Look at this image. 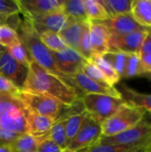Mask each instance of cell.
I'll use <instances>...</instances> for the list:
<instances>
[{"label":"cell","mask_w":151,"mask_h":152,"mask_svg":"<svg viewBox=\"0 0 151 152\" xmlns=\"http://www.w3.org/2000/svg\"><path fill=\"white\" fill-rule=\"evenodd\" d=\"M21 90L49 95L65 105H71L83 96L58 77L31 61Z\"/></svg>","instance_id":"1"},{"label":"cell","mask_w":151,"mask_h":152,"mask_svg":"<svg viewBox=\"0 0 151 152\" xmlns=\"http://www.w3.org/2000/svg\"><path fill=\"white\" fill-rule=\"evenodd\" d=\"M17 33L20 37V42L27 49L31 60L38 64L41 68H43L47 72L58 77L61 80H63L69 86L73 87L77 90L82 96L85 94L70 81L69 77L63 75L53 57L51 51L42 43L40 39L39 34L34 29L30 21L24 18L23 20L20 21V26L17 28Z\"/></svg>","instance_id":"2"},{"label":"cell","mask_w":151,"mask_h":152,"mask_svg":"<svg viewBox=\"0 0 151 152\" xmlns=\"http://www.w3.org/2000/svg\"><path fill=\"white\" fill-rule=\"evenodd\" d=\"M27 106L17 97L0 94V127L18 134H28Z\"/></svg>","instance_id":"3"},{"label":"cell","mask_w":151,"mask_h":152,"mask_svg":"<svg viewBox=\"0 0 151 152\" xmlns=\"http://www.w3.org/2000/svg\"><path fill=\"white\" fill-rule=\"evenodd\" d=\"M146 114L142 109L125 102L112 117L101 124L102 136H114L133 128L144 118Z\"/></svg>","instance_id":"4"},{"label":"cell","mask_w":151,"mask_h":152,"mask_svg":"<svg viewBox=\"0 0 151 152\" xmlns=\"http://www.w3.org/2000/svg\"><path fill=\"white\" fill-rule=\"evenodd\" d=\"M82 99L86 112L101 124L125 104L122 98L102 94H85Z\"/></svg>","instance_id":"5"},{"label":"cell","mask_w":151,"mask_h":152,"mask_svg":"<svg viewBox=\"0 0 151 152\" xmlns=\"http://www.w3.org/2000/svg\"><path fill=\"white\" fill-rule=\"evenodd\" d=\"M99 142L128 145L133 147L146 148L151 143V119L144 118L133 128L110 137H101Z\"/></svg>","instance_id":"6"},{"label":"cell","mask_w":151,"mask_h":152,"mask_svg":"<svg viewBox=\"0 0 151 152\" xmlns=\"http://www.w3.org/2000/svg\"><path fill=\"white\" fill-rule=\"evenodd\" d=\"M17 97L31 111L42 116L50 117L54 120L67 106L49 95L30 91L20 90Z\"/></svg>","instance_id":"7"},{"label":"cell","mask_w":151,"mask_h":152,"mask_svg":"<svg viewBox=\"0 0 151 152\" xmlns=\"http://www.w3.org/2000/svg\"><path fill=\"white\" fill-rule=\"evenodd\" d=\"M101 137V124L87 113L77 135L64 151L73 152L85 148H91L97 144Z\"/></svg>","instance_id":"8"},{"label":"cell","mask_w":151,"mask_h":152,"mask_svg":"<svg viewBox=\"0 0 151 152\" xmlns=\"http://www.w3.org/2000/svg\"><path fill=\"white\" fill-rule=\"evenodd\" d=\"M147 35V30L125 35H111L109 39V51L125 54L139 53Z\"/></svg>","instance_id":"9"},{"label":"cell","mask_w":151,"mask_h":152,"mask_svg":"<svg viewBox=\"0 0 151 152\" xmlns=\"http://www.w3.org/2000/svg\"><path fill=\"white\" fill-rule=\"evenodd\" d=\"M53 57L60 71L67 77L82 71L85 63L87 61L76 50L67 47L61 52H52Z\"/></svg>","instance_id":"10"},{"label":"cell","mask_w":151,"mask_h":152,"mask_svg":"<svg viewBox=\"0 0 151 152\" xmlns=\"http://www.w3.org/2000/svg\"><path fill=\"white\" fill-rule=\"evenodd\" d=\"M69 79L84 94H102L116 98H122L119 91L115 86L103 85L94 81L85 76L83 71H79L69 77Z\"/></svg>","instance_id":"11"},{"label":"cell","mask_w":151,"mask_h":152,"mask_svg":"<svg viewBox=\"0 0 151 152\" xmlns=\"http://www.w3.org/2000/svg\"><path fill=\"white\" fill-rule=\"evenodd\" d=\"M20 12L27 20H31L59 10L63 0H16Z\"/></svg>","instance_id":"12"},{"label":"cell","mask_w":151,"mask_h":152,"mask_svg":"<svg viewBox=\"0 0 151 152\" xmlns=\"http://www.w3.org/2000/svg\"><path fill=\"white\" fill-rule=\"evenodd\" d=\"M28 20L39 35L44 32H54L59 34L65 28L68 22V17L61 7L59 10Z\"/></svg>","instance_id":"13"},{"label":"cell","mask_w":151,"mask_h":152,"mask_svg":"<svg viewBox=\"0 0 151 152\" xmlns=\"http://www.w3.org/2000/svg\"><path fill=\"white\" fill-rule=\"evenodd\" d=\"M0 75L21 90L28 75V69L13 60L5 49L0 57Z\"/></svg>","instance_id":"14"},{"label":"cell","mask_w":151,"mask_h":152,"mask_svg":"<svg viewBox=\"0 0 151 152\" xmlns=\"http://www.w3.org/2000/svg\"><path fill=\"white\" fill-rule=\"evenodd\" d=\"M100 23L103 24L111 35H125L136 31L147 30L136 22L131 13L109 18L104 21H101Z\"/></svg>","instance_id":"15"},{"label":"cell","mask_w":151,"mask_h":152,"mask_svg":"<svg viewBox=\"0 0 151 152\" xmlns=\"http://www.w3.org/2000/svg\"><path fill=\"white\" fill-rule=\"evenodd\" d=\"M110 32L100 22L90 21V45L93 54L104 55L109 51Z\"/></svg>","instance_id":"16"},{"label":"cell","mask_w":151,"mask_h":152,"mask_svg":"<svg viewBox=\"0 0 151 152\" xmlns=\"http://www.w3.org/2000/svg\"><path fill=\"white\" fill-rule=\"evenodd\" d=\"M53 124H54L53 118L36 114L31 111L28 108V112H27L28 134L35 137L45 136L48 134Z\"/></svg>","instance_id":"17"},{"label":"cell","mask_w":151,"mask_h":152,"mask_svg":"<svg viewBox=\"0 0 151 152\" xmlns=\"http://www.w3.org/2000/svg\"><path fill=\"white\" fill-rule=\"evenodd\" d=\"M87 21L88 20L78 21L68 18V22L65 28L59 33V36L68 47L72 48L77 52L78 44Z\"/></svg>","instance_id":"18"},{"label":"cell","mask_w":151,"mask_h":152,"mask_svg":"<svg viewBox=\"0 0 151 152\" xmlns=\"http://www.w3.org/2000/svg\"><path fill=\"white\" fill-rule=\"evenodd\" d=\"M122 99L128 104L141 108L151 115V94L141 93L133 89L126 85H122L120 89H117Z\"/></svg>","instance_id":"19"},{"label":"cell","mask_w":151,"mask_h":152,"mask_svg":"<svg viewBox=\"0 0 151 152\" xmlns=\"http://www.w3.org/2000/svg\"><path fill=\"white\" fill-rule=\"evenodd\" d=\"M131 14L142 28H151V0H133Z\"/></svg>","instance_id":"20"},{"label":"cell","mask_w":151,"mask_h":152,"mask_svg":"<svg viewBox=\"0 0 151 152\" xmlns=\"http://www.w3.org/2000/svg\"><path fill=\"white\" fill-rule=\"evenodd\" d=\"M133 77H145L151 79V76L144 69L139 53L127 54V61L125 69L122 78H133Z\"/></svg>","instance_id":"21"},{"label":"cell","mask_w":151,"mask_h":152,"mask_svg":"<svg viewBox=\"0 0 151 152\" xmlns=\"http://www.w3.org/2000/svg\"><path fill=\"white\" fill-rule=\"evenodd\" d=\"M47 139V135L42 137H35L29 134H20L12 144L13 152H34L36 151L39 144Z\"/></svg>","instance_id":"22"},{"label":"cell","mask_w":151,"mask_h":152,"mask_svg":"<svg viewBox=\"0 0 151 152\" xmlns=\"http://www.w3.org/2000/svg\"><path fill=\"white\" fill-rule=\"evenodd\" d=\"M86 18L91 22H101L109 19L100 0H84Z\"/></svg>","instance_id":"23"},{"label":"cell","mask_w":151,"mask_h":152,"mask_svg":"<svg viewBox=\"0 0 151 152\" xmlns=\"http://www.w3.org/2000/svg\"><path fill=\"white\" fill-rule=\"evenodd\" d=\"M91 62H93L101 71V73L104 75V77H106L108 83L114 86L115 85H117L121 77L118 75V73L115 70V69L103 58L102 55H97V54H93L91 60L89 61Z\"/></svg>","instance_id":"24"},{"label":"cell","mask_w":151,"mask_h":152,"mask_svg":"<svg viewBox=\"0 0 151 152\" xmlns=\"http://www.w3.org/2000/svg\"><path fill=\"white\" fill-rule=\"evenodd\" d=\"M109 18L131 13L133 0H100Z\"/></svg>","instance_id":"25"},{"label":"cell","mask_w":151,"mask_h":152,"mask_svg":"<svg viewBox=\"0 0 151 152\" xmlns=\"http://www.w3.org/2000/svg\"><path fill=\"white\" fill-rule=\"evenodd\" d=\"M61 10L69 19L78 21L88 20L85 12L84 0H63Z\"/></svg>","instance_id":"26"},{"label":"cell","mask_w":151,"mask_h":152,"mask_svg":"<svg viewBox=\"0 0 151 152\" xmlns=\"http://www.w3.org/2000/svg\"><path fill=\"white\" fill-rule=\"evenodd\" d=\"M47 138L50 139L52 142H53L56 145H58L62 151H65L69 142L68 141L66 135L64 121L55 122L52 126L51 130L49 131L47 134Z\"/></svg>","instance_id":"27"},{"label":"cell","mask_w":151,"mask_h":152,"mask_svg":"<svg viewBox=\"0 0 151 152\" xmlns=\"http://www.w3.org/2000/svg\"><path fill=\"white\" fill-rule=\"evenodd\" d=\"M5 49L13 60H15L17 62H19L25 68L28 69L30 61L32 60H31L27 49L25 48V46L22 45V43L20 41L12 45V46L5 48Z\"/></svg>","instance_id":"28"},{"label":"cell","mask_w":151,"mask_h":152,"mask_svg":"<svg viewBox=\"0 0 151 152\" xmlns=\"http://www.w3.org/2000/svg\"><path fill=\"white\" fill-rule=\"evenodd\" d=\"M87 112L86 110L78 114V115H75L73 117H70L69 118H67L64 121V126H65V132H66V135L68 138V141L70 142L74 137L77 135V132L79 131L85 118L86 117Z\"/></svg>","instance_id":"29"},{"label":"cell","mask_w":151,"mask_h":152,"mask_svg":"<svg viewBox=\"0 0 151 152\" xmlns=\"http://www.w3.org/2000/svg\"><path fill=\"white\" fill-rule=\"evenodd\" d=\"M144 148L133 147L128 145H117L98 142L94 146L91 147L88 152H144Z\"/></svg>","instance_id":"30"},{"label":"cell","mask_w":151,"mask_h":152,"mask_svg":"<svg viewBox=\"0 0 151 152\" xmlns=\"http://www.w3.org/2000/svg\"><path fill=\"white\" fill-rule=\"evenodd\" d=\"M102 56L115 69V70L118 73V75L120 76L122 79L125 69V66H126L127 54L119 53V52L109 51L107 53H105Z\"/></svg>","instance_id":"31"},{"label":"cell","mask_w":151,"mask_h":152,"mask_svg":"<svg viewBox=\"0 0 151 152\" xmlns=\"http://www.w3.org/2000/svg\"><path fill=\"white\" fill-rule=\"evenodd\" d=\"M39 36L42 43L52 52H61L68 47L58 33L44 32Z\"/></svg>","instance_id":"32"},{"label":"cell","mask_w":151,"mask_h":152,"mask_svg":"<svg viewBox=\"0 0 151 152\" xmlns=\"http://www.w3.org/2000/svg\"><path fill=\"white\" fill-rule=\"evenodd\" d=\"M77 53L88 61L91 60L93 56V52H92L91 45H90V21L89 20L87 21L84 28V31L82 33V36L78 44Z\"/></svg>","instance_id":"33"},{"label":"cell","mask_w":151,"mask_h":152,"mask_svg":"<svg viewBox=\"0 0 151 152\" xmlns=\"http://www.w3.org/2000/svg\"><path fill=\"white\" fill-rule=\"evenodd\" d=\"M20 37L15 29L9 26H0V45L5 48L20 42Z\"/></svg>","instance_id":"34"},{"label":"cell","mask_w":151,"mask_h":152,"mask_svg":"<svg viewBox=\"0 0 151 152\" xmlns=\"http://www.w3.org/2000/svg\"><path fill=\"white\" fill-rule=\"evenodd\" d=\"M82 71L85 76H87L88 77H90L91 79H93L94 81H97V82L103 84V85H109L108 83L106 77H104V75L101 73V71L91 61H87L85 63V65L82 69Z\"/></svg>","instance_id":"35"},{"label":"cell","mask_w":151,"mask_h":152,"mask_svg":"<svg viewBox=\"0 0 151 152\" xmlns=\"http://www.w3.org/2000/svg\"><path fill=\"white\" fill-rule=\"evenodd\" d=\"M20 90L17 88L9 79L0 75V94L17 96Z\"/></svg>","instance_id":"36"},{"label":"cell","mask_w":151,"mask_h":152,"mask_svg":"<svg viewBox=\"0 0 151 152\" xmlns=\"http://www.w3.org/2000/svg\"><path fill=\"white\" fill-rule=\"evenodd\" d=\"M20 12L16 0H0V13L4 15H14Z\"/></svg>","instance_id":"37"},{"label":"cell","mask_w":151,"mask_h":152,"mask_svg":"<svg viewBox=\"0 0 151 152\" xmlns=\"http://www.w3.org/2000/svg\"><path fill=\"white\" fill-rule=\"evenodd\" d=\"M20 20L19 14L14 15H4L0 13V26H9L13 29L17 30L20 24Z\"/></svg>","instance_id":"38"},{"label":"cell","mask_w":151,"mask_h":152,"mask_svg":"<svg viewBox=\"0 0 151 152\" xmlns=\"http://www.w3.org/2000/svg\"><path fill=\"white\" fill-rule=\"evenodd\" d=\"M20 134L12 133L11 131L5 130L0 127V146L2 145H11Z\"/></svg>","instance_id":"39"},{"label":"cell","mask_w":151,"mask_h":152,"mask_svg":"<svg viewBox=\"0 0 151 152\" xmlns=\"http://www.w3.org/2000/svg\"><path fill=\"white\" fill-rule=\"evenodd\" d=\"M63 151L56 145L53 142H52L50 139L44 140L39 146L37 147V150L36 152H62Z\"/></svg>","instance_id":"40"},{"label":"cell","mask_w":151,"mask_h":152,"mask_svg":"<svg viewBox=\"0 0 151 152\" xmlns=\"http://www.w3.org/2000/svg\"><path fill=\"white\" fill-rule=\"evenodd\" d=\"M148 32V31H147ZM139 54H151V36L148 33L146 36L143 44L142 45V48L139 52Z\"/></svg>","instance_id":"41"},{"label":"cell","mask_w":151,"mask_h":152,"mask_svg":"<svg viewBox=\"0 0 151 152\" xmlns=\"http://www.w3.org/2000/svg\"><path fill=\"white\" fill-rule=\"evenodd\" d=\"M142 63L146 69V71L151 76V54H139Z\"/></svg>","instance_id":"42"},{"label":"cell","mask_w":151,"mask_h":152,"mask_svg":"<svg viewBox=\"0 0 151 152\" xmlns=\"http://www.w3.org/2000/svg\"><path fill=\"white\" fill-rule=\"evenodd\" d=\"M0 152H13L11 145H2L0 146Z\"/></svg>","instance_id":"43"},{"label":"cell","mask_w":151,"mask_h":152,"mask_svg":"<svg viewBox=\"0 0 151 152\" xmlns=\"http://www.w3.org/2000/svg\"><path fill=\"white\" fill-rule=\"evenodd\" d=\"M90 150V148H85V149H81V150H78L77 151H73V152H88V151ZM62 152H65L64 151Z\"/></svg>","instance_id":"44"},{"label":"cell","mask_w":151,"mask_h":152,"mask_svg":"<svg viewBox=\"0 0 151 152\" xmlns=\"http://www.w3.org/2000/svg\"><path fill=\"white\" fill-rule=\"evenodd\" d=\"M5 51V47H4V46H2L1 45H0V57H1V55L3 54V53Z\"/></svg>","instance_id":"45"},{"label":"cell","mask_w":151,"mask_h":152,"mask_svg":"<svg viewBox=\"0 0 151 152\" xmlns=\"http://www.w3.org/2000/svg\"><path fill=\"white\" fill-rule=\"evenodd\" d=\"M144 152H151V143L148 146V147L145 148V151Z\"/></svg>","instance_id":"46"},{"label":"cell","mask_w":151,"mask_h":152,"mask_svg":"<svg viewBox=\"0 0 151 152\" xmlns=\"http://www.w3.org/2000/svg\"><path fill=\"white\" fill-rule=\"evenodd\" d=\"M147 31H148V33H149V34H150V35L151 36V28H148V29H147Z\"/></svg>","instance_id":"47"},{"label":"cell","mask_w":151,"mask_h":152,"mask_svg":"<svg viewBox=\"0 0 151 152\" xmlns=\"http://www.w3.org/2000/svg\"><path fill=\"white\" fill-rule=\"evenodd\" d=\"M34 152H36V151H34Z\"/></svg>","instance_id":"48"}]
</instances>
